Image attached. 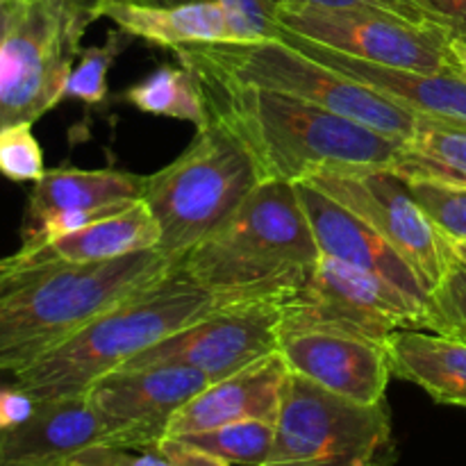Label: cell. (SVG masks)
Segmentation results:
<instances>
[{"label":"cell","mask_w":466,"mask_h":466,"mask_svg":"<svg viewBox=\"0 0 466 466\" xmlns=\"http://www.w3.org/2000/svg\"><path fill=\"white\" fill-rule=\"evenodd\" d=\"M321 253L296 185L259 182L239 209L180 264L221 305L285 303Z\"/></svg>","instance_id":"cell-3"},{"label":"cell","mask_w":466,"mask_h":466,"mask_svg":"<svg viewBox=\"0 0 466 466\" xmlns=\"http://www.w3.org/2000/svg\"><path fill=\"white\" fill-rule=\"evenodd\" d=\"M159 246V226L144 198L41 248H18L25 262H107Z\"/></svg>","instance_id":"cell-21"},{"label":"cell","mask_w":466,"mask_h":466,"mask_svg":"<svg viewBox=\"0 0 466 466\" xmlns=\"http://www.w3.org/2000/svg\"><path fill=\"white\" fill-rule=\"evenodd\" d=\"M103 18H109L126 35L167 50L198 41H246L237 18L223 5L209 0L176 5L112 3L105 7Z\"/></svg>","instance_id":"cell-19"},{"label":"cell","mask_w":466,"mask_h":466,"mask_svg":"<svg viewBox=\"0 0 466 466\" xmlns=\"http://www.w3.org/2000/svg\"><path fill=\"white\" fill-rule=\"evenodd\" d=\"M387 403L362 405L289 373L271 455L259 466H394Z\"/></svg>","instance_id":"cell-7"},{"label":"cell","mask_w":466,"mask_h":466,"mask_svg":"<svg viewBox=\"0 0 466 466\" xmlns=\"http://www.w3.org/2000/svg\"><path fill=\"white\" fill-rule=\"evenodd\" d=\"M408 180L466 187V126L417 114L412 137L391 164Z\"/></svg>","instance_id":"cell-23"},{"label":"cell","mask_w":466,"mask_h":466,"mask_svg":"<svg viewBox=\"0 0 466 466\" xmlns=\"http://www.w3.org/2000/svg\"><path fill=\"white\" fill-rule=\"evenodd\" d=\"M0 173L12 182H36L46 173L44 153L32 123H14L0 130Z\"/></svg>","instance_id":"cell-29"},{"label":"cell","mask_w":466,"mask_h":466,"mask_svg":"<svg viewBox=\"0 0 466 466\" xmlns=\"http://www.w3.org/2000/svg\"><path fill=\"white\" fill-rule=\"evenodd\" d=\"M157 449L162 451V455L171 462V466H235L208 453V451H200L187 441L177 440V437H164Z\"/></svg>","instance_id":"cell-33"},{"label":"cell","mask_w":466,"mask_h":466,"mask_svg":"<svg viewBox=\"0 0 466 466\" xmlns=\"http://www.w3.org/2000/svg\"><path fill=\"white\" fill-rule=\"evenodd\" d=\"M30 0H0V50L18 23L23 21Z\"/></svg>","instance_id":"cell-36"},{"label":"cell","mask_w":466,"mask_h":466,"mask_svg":"<svg viewBox=\"0 0 466 466\" xmlns=\"http://www.w3.org/2000/svg\"><path fill=\"white\" fill-rule=\"evenodd\" d=\"M280 335L344 332L385 344L396 330H423L426 305L380 278L321 255L309 280L280 303Z\"/></svg>","instance_id":"cell-9"},{"label":"cell","mask_w":466,"mask_h":466,"mask_svg":"<svg viewBox=\"0 0 466 466\" xmlns=\"http://www.w3.org/2000/svg\"><path fill=\"white\" fill-rule=\"evenodd\" d=\"M57 7L71 14L73 18L82 21L85 25H91L96 18H103V12L112 3H141V0H53Z\"/></svg>","instance_id":"cell-35"},{"label":"cell","mask_w":466,"mask_h":466,"mask_svg":"<svg viewBox=\"0 0 466 466\" xmlns=\"http://www.w3.org/2000/svg\"><path fill=\"white\" fill-rule=\"evenodd\" d=\"M408 185L446 239L466 241V187L435 180H408Z\"/></svg>","instance_id":"cell-28"},{"label":"cell","mask_w":466,"mask_h":466,"mask_svg":"<svg viewBox=\"0 0 466 466\" xmlns=\"http://www.w3.org/2000/svg\"><path fill=\"white\" fill-rule=\"evenodd\" d=\"M280 303L223 305L208 317L137 355L121 369L191 367L212 382L276 353L280 341Z\"/></svg>","instance_id":"cell-12"},{"label":"cell","mask_w":466,"mask_h":466,"mask_svg":"<svg viewBox=\"0 0 466 466\" xmlns=\"http://www.w3.org/2000/svg\"><path fill=\"white\" fill-rule=\"evenodd\" d=\"M191 71V68H189ZM209 118L250 155L259 182H305L341 167H390L403 141L321 105L194 71Z\"/></svg>","instance_id":"cell-1"},{"label":"cell","mask_w":466,"mask_h":466,"mask_svg":"<svg viewBox=\"0 0 466 466\" xmlns=\"http://www.w3.org/2000/svg\"><path fill=\"white\" fill-rule=\"evenodd\" d=\"M451 248H453L455 258H458L460 262L466 264V241H451Z\"/></svg>","instance_id":"cell-38"},{"label":"cell","mask_w":466,"mask_h":466,"mask_svg":"<svg viewBox=\"0 0 466 466\" xmlns=\"http://www.w3.org/2000/svg\"><path fill=\"white\" fill-rule=\"evenodd\" d=\"M451 62L453 73L466 80V44L464 41H451Z\"/></svg>","instance_id":"cell-37"},{"label":"cell","mask_w":466,"mask_h":466,"mask_svg":"<svg viewBox=\"0 0 466 466\" xmlns=\"http://www.w3.org/2000/svg\"><path fill=\"white\" fill-rule=\"evenodd\" d=\"M123 100L144 114L194 123L196 130L209 123L208 103L198 77L182 64L180 66L162 64L148 77L132 85L123 94Z\"/></svg>","instance_id":"cell-24"},{"label":"cell","mask_w":466,"mask_h":466,"mask_svg":"<svg viewBox=\"0 0 466 466\" xmlns=\"http://www.w3.org/2000/svg\"><path fill=\"white\" fill-rule=\"evenodd\" d=\"M289 373L285 358L276 350L223 380L209 382L177 410L168 423L167 437L196 435L248 419L276 423Z\"/></svg>","instance_id":"cell-16"},{"label":"cell","mask_w":466,"mask_h":466,"mask_svg":"<svg viewBox=\"0 0 466 466\" xmlns=\"http://www.w3.org/2000/svg\"><path fill=\"white\" fill-rule=\"evenodd\" d=\"M105 428L86 394L36 400L35 414L0 431V466L16 462L64 464L80 451L103 444Z\"/></svg>","instance_id":"cell-18"},{"label":"cell","mask_w":466,"mask_h":466,"mask_svg":"<svg viewBox=\"0 0 466 466\" xmlns=\"http://www.w3.org/2000/svg\"><path fill=\"white\" fill-rule=\"evenodd\" d=\"M191 367L116 369L91 385L86 396L105 428L103 446L155 449L182 405L209 385Z\"/></svg>","instance_id":"cell-13"},{"label":"cell","mask_w":466,"mask_h":466,"mask_svg":"<svg viewBox=\"0 0 466 466\" xmlns=\"http://www.w3.org/2000/svg\"><path fill=\"white\" fill-rule=\"evenodd\" d=\"M278 36L294 48L303 50L317 62L326 64V66L349 76L350 80L362 82L369 89L403 105L410 112L466 126V80L455 73H423L362 62V59L349 57V55L303 39L282 27L278 30Z\"/></svg>","instance_id":"cell-17"},{"label":"cell","mask_w":466,"mask_h":466,"mask_svg":"<svg viewBox=\"0 0 466 466\" xmlns=\"http://www.w3.org/2000/svg\"><path fill=\"white\" fill-rule=\"evenodd\" d=\"M141 3H150V5H171V0H141Z\"/></svg>","instance_id":"cell-40"},{"label":"cell","mask_w":466,"mask_h":466,"mask_svg":"<svg viewBox=\"0 0 466 466\" xmlns=\"http://www.w3.org/2000/svg\"><path fill=\"white\" fill-rule=\"evenodd\" d=\"M36 399L23 387L0 385V431H12L35 414Z\"/></svg>","instance_id":"cell-32"},{"label":"cell","mask_w":466,"mask_h":466,"mask_svg":"<svg viewBox=\"0 0 466 466\" xmlns=\"http://www.w3.org/2000/svg\"><path fill=\"white\" fill-rule=\"evenodd\" d=\"M135 41V36L123 30H112L105 36L103 44L82 48L73 64L71 73L64 85V98L80 100L85 105H100L107 98V76L109 68L118 59V55Z\"/></svg>","instance_id":"cell-26"},{"label":"cell","mask_w":466,"mask_h":466,"mask_svg":"<svg viewBox=\"0 0 466 466\" xmlns=\"http://www.w3.org/2000/svg\"><path fill=\"white\" fill-rule=\"evenodd\" d=\"M173 53L177 62L191 71L212 73L237 85L262 86L321 105L391 139L408 141L417 126V114L403 105L317 62L280 36L255 41H198L176 46Z\"/></svg>","instance_id":"cell-5"},{"label":"cell","mask_w":466,"mask_h":466,"mask_svg":"<svg viewBox=\"0 0 466 466\" xmlns=\"http://www.w3.org/2000/svg\"><path fill=\"white\" fill-rule=\"evenodd\" d=\"M3 466H66L59 462H16V464H3Z\"/></svg>","instance_id":"cell-39"},{"label":"cell","mask_w":466,"mask_h":466,"mask_svg":"<svg viewBox=\"0 0 466 466\" xmlns=\"http://www.w3.org/2000/svg\"><path fill=\"white\" fill-rule=\"evenodd\" d=\"M417 18L432 23L451 36L466 44V0H405Z\"/></svg>","instance_id":"cell-31"},{"label":"cell","mask_w":466,"mask_h":466,"mask_svg":"<svg viewBox=\"0 0 466 466\" xmlns=\"http://www.w3.org/2000/svg\"><path fill=\"white\" fill-rule=\"evenodd\" d=\"M86 27L53 0H30L0 50V130L35 123L64 100V85Z\"/></svg>","instance_id":"cell-11"},{"label":"cell","mask_w":466,"mask_h":466,"mask_svg":"<svg viewBox=\"0 0 466 466\" xmlns=\"http://www.w3.org/2000/svg\"><path fill=\"white\" fill-rule=\"evenodd\" d=\"M305 182L344 205L387 244L394 246L428 289H432L455 262L451 241L414 198L408 180L394 168H323Z\"/></svg>","instance_id":"cell-10"},{"label":"cell","mask_w":466,"mask_h":466,"mask_svg":"<svg viewBox=\"0 0 466 466\" xmlns=\"http://www.w3.org/2000/svg\"><path fill=\"white\" fill-rule=\"evenodd\" d=\"M385 349L391 376L421 387L435 403L466 410V344L426 330H396Z\"/></svg>","instance_id":"cell-22"},{"label":"cell","mask_w":466,"mask_h":466,"mask_svg":"<svg viewBox=\"0 0 466 466\" xmlns=\"http://www.w3.org/2000/svg\"><path fill=\"white\" fill-rule=\"evenodd\" d=\"M273 21L303 39L362 62L423 73H453L451 36L432 23L376 7L280 3Z\"/></svg>","instance_id":"cell-8"},{"label":"cell","mask_w":466,"mask_h":466,"mask_svg":"<svg viewBox=\"0 0 466 466\" xmlns=\"http://www.w3.org/2000/svg\"><path fill=\"white\" fill-rule=\"evenodd\" d=\"M177 440L208 451L230 464L259 466L271 455L273 441H276V423L248 419V421L228 423V426L196 432V435L177 437Z\"/></svg>","instance_id":"cell-25"},{"label":"cell","mask_w":466,"mask_h":466,"mask_svg":"<svg viewBox=\"0 0 466 466\" xmlns=\"http://www.w3.org/2000/svg\"><path fill=\"white\" fill-rule=\"evenodd\" d=\"M177 262L159 248L82 264L0 258V373L14 376Z\"/></svg>","instance_id":"cell-2"},{"label":"cell","mask_w":466,"mask_h":466,"mask_svg":"<svg viewBox=\"0 0 466 466\" xmlns=\"http://www.w3.org/2000/svg\"><path fill=\"white\" fill-rule=\"evenodd\" d=\"M271 7L280 3H308V5H326V7H376V9H387V12L400 14V16L414 18V21H421L417 18V14L410 9V5L405 0H267ZM426 23V21H423Z\"/></svg>","instance_id":"cell-34"},{"label":"cell","mask_w":466,"mask_h":466,"mask_svg":"<svg viewBox=\"0 0 466 466\" xmlns=\"http://www.w3.org/2000/svg\"><path fill=\"white\" fill-rule=\"evenodd\" d=\"M144 196V176L116 168H50L35 182L23 230L59 212L121 209Z\"/></svg>","instance_id":"cell-20"},{"label":"cell","mask_w":466,"mask_h":466,"mask_svg":"<svg viewBox=\"0 0 466 466\" xmlns=\"http://www.w3.org/2000/svg\"><path fill=\"white\" fill-rule=\"evenodd\" d=\"M223 308L177 262L167 276L127 296L53 350L14 373L36 400L82 396L173 332Z\"/></svg>","instance_id":"cell-4"},{"label":"cell","mask_w":466,"mask_h":466,"mask_svg":"<svg viewBox=\"0 0 466 466\" xmlns=\"http://www.w3.org/2000/svg\"><path fill=\"white\" fill-rule=\"evenodd\" d=\"M423 330L466 344V264L458 258L428 294Z\"/></svg>","instance_id":"cell-27"},{"label":"cell","mask_w":466,"mask_h":466,"mask_svg":"<svg viewBox=\"0 0 466 466\" xmlns=\"http://www.w3.org/2000/svg\"><path fill=\"white\" fill-rule=\"evenodd\" d=\"M278 350L291 373L330 394L362 405L385 400L391 378L385 344L344 332L300 330L280 335Z\"/></svg>","instance_id":"cell-14"},{"label":"cell","mask_w":466,"mask_h":466,"mask_svg":"<svg viewBox=\"0 0 466 466\" xmlns=\"http://www.w3.org/2000/svg\"><path fill=\"white\" fill-rule=\"evenodd\" d=\"M66 466H171L162 451L155 449H123V446L96 444L68 458Z\"/></svg>","instance_id":"cell-30"},{"label":"cell","mask_w":466,"mask_h":466,"mask_svg":"<svg viewBox=\"0 0 466 466\" xmlns=\"http://www.w3.org/2000/svg\"><path fill=\"white\" fill-rule=\"evenodd\" d=\"M296 191L312 226L319 253L339 259L364 273H371L394 285L410 299L423 305L428 303L431 289L426 282L400 258L399 250L387 244L373 228H369L362 218L355 217L350 209L332 200L330 196L309 187L308 182H296Z\"/></svg>","instance_id":"cell-15"},{"label":"cell","mask_w":466,"mask_h":466,"mask_svg":"<svg viewBox=\"0 0 466 466\" xmlns=\"http://www.w3.org/2000/svg\"><path fill=\"white\" fill-rule=\"evenodd\" d=\"M259 185L244 146L209 118L191 144L144 176V203L159 226V250L182 258L226 223Z\"/></svg>","instance_id":"cell-6"}]
</instances>
